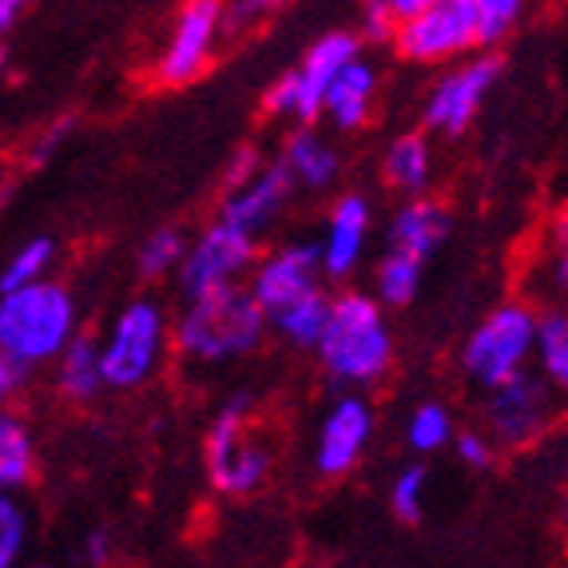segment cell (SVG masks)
<instances>
[{"label": "cell", "instance_id": "obj_41", "mask_svg": "<svg viewBox=\"0 0 568 568\" xmlns=\"http://www.w3.org/2000/svg\"><path fill=\"white\" fill-rule=\"evenodd\" d=\"M0 72H4V52H0Z\"/></svg>", "mask_w": 568, "mask_h": 568}, {"label": "cell", "instance_id": "obj_13", "mask_svg": "<svg viewBox=\"0 0 568 568\" xmlns=\"http://www.w3.org/2000/svg\"><path fill=\"white\" fill-rule=\"evenodd\" d=\"M246 275H251V283H246L251 298L263 306V314H275L278 306L294 303L298 294L314 291V286H323V283H318V278H323L318 243H311V239H298V243L278 246V251H271V255L263 258V263L251 266Z\"/></svg>", "mask_w": 568, "mask_h": 568}, {"label": "cell", "instance_id": "obj_26", "mask_svg": "<svg viewBox=\"0 0 568 568\" xmlns=\"http://www.w3.org/2000/svg\"><path fill=\"white\" fill-rule=\"evenodd\" d=\"M406 442L414 454H437L454 442V417L442 402H422L406 422Z\"/></svg>", "mask_w": 568, "mask_h": 568}, {"label": "cell", "instance_id": "obj_8", "mask_svg": "<svg viewBox=\"0 0 568 568\" xmlns=\"http://www.w3.org/2000/svg\"><path fill=\"white\" fill-rule=\"evenodd\" d=\"M223 40V0H183L180 17L171 24V37L155 60L160 84H191L215 57V44Z\"/></svg>", "mask_w": 568, "mask_h": 568}, {"label": "cell", "instance_id": "obj_39", "mask_svg": "<svg viewBox=\"0 0 568 568\" xmlns=\"http://www.w3.org/2000/svg\"><path fill=\"white\" fill-rule=\"evenodd\" d=\"M29 4H32V0H0V32L12 29V24H17V17L29 9Z\"/></svg>", "mask_w": 568, "mask_h": 568}, {"label": "cell", "instance_id": "obj_40", "mask_svg": "<svg viewBox=\"0 0 568 568\" xmlns=\"http://www.w3.org/2000/svg\"><path fill=\"white\" fill-rule=\"evenodd\" d=\"M17 568H48V565H17Z\"/></svg>", "mask_w": 568, "mask_h": 568}, {"label": "cell", "instance_id": "obj_10", "mask_svg": "<svg viewBox=\"0 0 568 568\" xmlns=\"http://www.w3.org/2000/svg\"><path fill=\"white\" fill-rule=\"evenodd\" d=\"M485 422H489V442H497L505 449H525L552 422L549 382L525 369L517 378L493 386L489 406H485Z\"/></svg>", "mask_w": 568, "mask_h": 568}, {"label": "cell", "instance_id": "obj_28", "mask_svg": "<svg viewBox=\"0 0 568 568\" xmlns=\"http://www.w3.org/2000/svg\"><path fill=\"white\" fill-rule=\"evenodd\" d=\"M183 251H187L183 231L180 227H160L143 239L140 255H135V266H140L143 278H168L171 271H180Z\"/></svg>", "mask_w": 568, "mask_h": 568}, {"label": "cell", "instance_id": "obj_17", "mask_svg": "<svg viewBox=\"0 0 568 568\" xmlns=\"http://www.w3.org/2000/svg\"><path fill=\"white\" fill-rule=\"evenodd\" d=\"M449 235V211L437 200H422L414 195L409 203H402L398 215L389 219L386 251H398L426 266L437 255V246L446 243Z\"/></svg>", "mask_w": 568, "mask_h": 568}, {"label": "cell", "instance_id": "obj_20", "mask_svg": "<svg viewBox=\"0 0 568 568\" xmlns=\"http://www.w3.org/2000/svg\"><path fill=\"white\" fill-rule=\"evenodd\" d=\"M278 163L286 168L291 183H298V187H306V191L331 187L334 175H338V152H334L323 135H314L311 128H303V132H294L291 140H286V152Z\"/></svg>", "mask_w": 568, "mask_h": 568}, {"label": "cell", "instance_id": "obj_2", "mask_svg": "<svg viewBox=\"0 0 568 568\" xmlns=\"http://www.w3.org/2000/svg\"><path fill=\"white\" fill-rule=\"evenodd\" d=\"M314 354L342 386H374L386 378L394 362V334H389L378 298L358 291L331 298V318Z\"/></svg>", "mask_w": 568, "mask_h": 568}, {"label": "cell", "instance_id": "obj_37", "mask_svg": "<svg viewBox=\"0 0 568 568\" xmlns=\"http://www.w3.org/2000/svg\"><path fill=\"white\" fill-rule=\"evenodd\" d=\"M255 171H258V155L251 152V148H243V152L235 155V168L227 171V191H235L239 183H246Z\"/></svg>", "mask_w": 568, "mask_h": 568}, {"label": "cell", "instance_id": "obj_6", "mask_svg": "<svg viewBox=\"0 0 568 568\" xmlns=\"http://www.w3.org/2000/svg\"><path fill=\"white\" fill-rule=\"evenodd\" d=\"M532 331H537V314L525 303H505L477 323V331L465 338L462 366L477 386L493 389L501 382L525 374L532 362Z\"/></svg>", "mask_w": 568, "mask_h": 568}, {"label": "cell", "instance_id": "obj_16", "mask_svg": "<svg viewBox=\"0 0 568 568\" xmlns=\"http://www.w3.org/2000/svg\"><path fill=\"white\" fill-rule=\"evenodd\" d=\"M369 203L362 195H342L326 219V235L318 243V263L326 278H346L358 271L369 239Z\"/></svg>", "mask_w": 568, "mask_h": 568}, {"label": "cell", "instance_id": "obj_36", "mask_svg": "<svg viewBox=\"0 0 568 568\" xmlns=\"http://www.w3.org/2000/svg\"><path fill=\"white\" fill-rule=\"evenodd\" d=\"M84 560L92 568H104L112 560V532L108 529H92L84 537Z\"/></svg>", "mask_w": 568, "mask_h": 568}, {"label": "cell", "instance_id": "obj_4", "mask_svg": "<svg viewBox=\"0 0 568 568\" xmlns=\"http://www.w3.org/2000/svg\"><path fill=\"white\" fill-rule=\"evenodd\" d=\"M207 474L219 493L246 497L271 474V446L255 429V398L235 394L223 402L207 429Z\"/></svg>", "mask_w": 568, "mask_h": 568}, {"label": "cell", "instance_id": "obj_14", "mask_svg": "<svg viewBox=\"0 0 568 568\" xmlns=\"http://www.w3.org/2000/svg\"><path fill=\"white\" fill-rule=\"evenodd\" d=\"M369 437H374V409L362 394H342L326 409L318 442H314V465L323 477H346L366 454Z\"/></svg>", "mask_w": 568, "mask_h": 568}, {"label": "cell", "instance_id": "obj_9", "mask_svg": "<svg viewBox=\"0 0 568 568\" xmlns=\"http://www.w3.org/2000/svg\"><path fill=\"white\" fill-rule=\"evenodd\" d=\"M394 44L406 60L417 64H442L477 44L474 12L465 0H437L429 9L394 24Z\"/></svg>", "mask_w": 568, "mask_h": 568}, {"label": "cell", "instance_id": "obj_29", "mask_svg": "<svg viewBox=\"0 0 568 568\" xmlns=\"http://www.w3.org/2000/svg\"><path fill=\"white\" fill-rule=\"evenodd\" d=\"M465 4L474 12L477 44H497V40H505L525 12V0H465Z\"/></svg>", "mask_w": 568, "mask_h": 568}, {"label": "cell", "instance_id": "obj_35", "mask_svg": "<svg viewBox=\"0 0 568 568\" xmlns=\"http://www.w3.org/2000/svg\"><path fill=\"white\" fill-rule=\"evenodd\" d=\"M20 382H24V369L0 351V409L12 406V398L20 394Z\"/></svg>", "mask_w": 568, "mask_h": 568}, {"label": "cell", "instance_id": "obj_18", "mask_svg": "<svg viewBox=\"0 0 568 568\" xmlns=\"http://www.w3.org/2000/svg\"><path fill=\"white\" fill-rule=\"evenodd\" d=\"M374 92H378V77L374 68L362 57H354L351 64H342L334 72V80L323 92V112L331 115V123L338 132H354L369 120V104H374Z\"/></svg>", "mask_w": 568, "mask_h": 568}, {"label": "cell", "instance_id": "obj_5", "mask_svg": "<svg viewBox=\"0 0 568 568\" xmlns=\"http://www.w3.org/2000/svg\"><path fill=\"white\" fill-rule=\"evenodd\" d=\"M171 326L155 298H132L100 342V374L108 389H140L163 366Z\"/></svg>", "mask_w": 568, "mask_h": 568}, {"label": "cell", "instance_id": "obj_1", "mask_svg": "<svg viewBox=\"0 0 568 568\" xmlns=\"http://www.w3.org/2000/svg\"><path fill=\"white\" fill-rule=\"evenodd\" d=\"M263 334V306L251 298V291L243 283H227L187 298L180 323L171 331V342L180 346L183 358L219 366V362H235L243 354L258 351Z\"/></svg>", "mask_w": 568, "mask_h": 568}, {"label": "cell", "instance_id": "obj_27", "mask_svg": "<svg viewBox=\"0 0 568 568\" xmlns=\"http://www.w3.org/2000/svg\"><path fill=\"white\" fill-rule=\"evenodd\" d=\"M422 271L426 266L398 251H386L378 263V303L386 306H406L414 303L417 286H422Z\"/></svg>", "mask_w": 568, "mask_h": 568}, {"label": "cell", "instance_id": "obj_38", "mask_svg": "<svg viewBox=\"0 0 568 568\" xmlns=\"http://www.w3.org/2000/svg\"><path fill=\"white\" fill-rule=\"evenodd\" d=\"M389 9V17L394 20H406V17H414V12H422V9H429V4H437V0H382Z\"/></svg>", "mask_w": 568, "mask_h": 568}, {"label": "cell", "instance_id": "obj_21", "mask_svg": "<svg viewBox=\"0 0 568 568\" xmlns=\"http://www.w3.org/2000/svg\"><path fill=\"white\" fill-rule=\"evenodd\" d=\"M57 382L68 402H92L104 389L100 374V342L92 334H72L68 346L57 354Z\"/></svg>", "mask_w": 568, "mask_h": 568}, {"label": "cell", "instance_id": "obj_25", "mask_svg": "<svg viewBox=\"0 0 568 568\" xmlns=\"http://www.w3.org/2000/svg\"><path fill=\"white\" fill-rule=\"evenodd\" d=\"M52 258H57V243H52L48 235H37V239H29V243H20L9 255V263H4V271H0V294L20 291V286L48 278Z\"/></svg>", "mask_w": 568, "mask_h": 568}, {"label": "cell", "instance_id": "obj_19", "mask_svg": "<svg viewBox=\"0 0 568 568\" xmlns=\"http://www.w3.org/2000/svg\"><path fill=\"white\" fill-rule=\"evenodd\" d=\"M326 318H331V294L323 286H314V291L298 294L294 303L278 306L275 314H266V326H275L278 338L298 346V351H314L326 331Z\"/></svg>", "mask_w": 568, "mask_h": 568}, {"label": "cell", "instance_id": "obj_22", "mask_svg": "<svg viewBox=\"0 0 568 568\" xmlns=\"http://www.w3.org/2000/svg\"><path fill=\"white\" fill-rule=\"evenodd\" d=\"M389 187L406 191V195H422L429 187V175H434V148H429L426 132H409L386 148V160H382Z\"/></svg>", "mask_w": 568, "mask_h": 568}, {"label": "cell", "instance_id": "obj_32", "mask_svg": "<svg viewBox=\"0 0 568 568\" xmlns=\"http://www.w3.org/2000/svg\"><path fill=\"white\" fill-rule=\"evenodd\" d=\"M283 0H223V32L227 37H243L255 24H263Z\"/></svg>", "mask_w": 568, "mask_h": 568}, {"label": "cell", "instance_id": "obj_34", "mask_svg": "<svg viewBox=\"0 0 568 568\" xmlns=\"http://www.w3.org/2000/svg\"><path fill=\"white\" fill-rule=\"evenodd\" d=\"M394 24H398V20L389 17V9L382 4V0H369L366 17H362V29H366V37H374V40L394 37Z\"/></svg>", "mask_w": 568, "mask_h": 568}, {"label": "cell", "instance_id": "obj_11", "mask_svg": "<svg viewBox=\"0 0 568 568\" xmlns=\"http://www.w3.org/2000/svg\"><path fill=\"white\" fill-rule=\"evenodd\" d=\"M255 266V239L243 231L227 227V223H211L195 243L183 251L180 258V286L187 298L211 291V286L239 283Z\"/></svg>", "mask_w": 568, "mask_h": 568}, {"label": "cell", "instance_id": "obj_12", "mask_svg": "<svg viewBox=\"0 0 568 568\" xmlns=\"http://www.w3.org/2000/svg\"><path fill=\"white\" fill-rule=\"evenodd\" d=\"M501 77V60L497 57H477L465 64L449 68L446 77L437 80L426 95V128L442 135H462L474 115L481 112L485 95L493 92Z\"/></svg>", "mask_w": 568, "mask_h": 568}, {"label": "cell", "instance_id": "obj_23", "mask_svg": "<svg viewBox=\"0 0 568 568\" xmlns=\"http://www.w3.org/2000/svg\"><path fill=\"white\" fill-rule=\"evenodd\" d=\"M37 474V442L24 417L0 409V493H17Z\"/></svg>", "mask_w": 568, "mask_h": 568}, {"label": "cell", "instance_id": "obj_30", "mask_svg": "<svg viewBox=\"0 0 568 568\" xmlns=\"http://www.w3.org/2000/svg\"><path fill=\"white\" fill-rule=\"evenodd\" d=\"M29 545V513L17 493H0V568H17Z\"/></svg>", "mask_w": 568, "mask_h": 568}, {"label": "cell", "instance_id": "obj_31", "mask_svg": "<svg viewBox=\"0 0 568 568\" xmlns=\"http://www.w3.org/2000/svg\"><path fill=\"white\" fill-rule=\"evenodd\" d=\"M426 465H406L398 474V481L389 485V505L402 521H417L422 509H426Z\"/></svg>", "mask_w": 568, "mask_h": 568}, {"label": "cell", "instance_id": "obj_3", "mask_svg": "<svg viewBox=\"0 0 568 568\" xmlns=\"http://www.w3.org/2000/svg\"><path fill=\"white\" fill-rule=\"evenodd\" d=\"M77 334V298L52 278L0 294V351L20 369L57 362Z\"/></svg>", "mask_w": 568, "mask_h": 568}, {"label": "cell", "instance_id": "obj_7", "mask_svg": "<svg viewBox=\"0 0 568 568\" xmlns=\"http://www.w3.org/2000/svg\"><path fill=\"white\" fill-rule=\"evenodd\" d=\"M358 57V40L351 32H331L303 57V64L286 72L271 92H266V112L286 115V120L311 123L314 115H323V92L334 80L342 64H351Z\"/></svg>", "mask_w": 568, "mask_h": 568}, {"label": "cell", "instance_id": "obj_33", "mask_svg": "<svg viewBox=\"0 0 568 568\" xmlns=\"http://www.w3.org/2000/svg\"><path fill=\"white\" fill-rule=\"evenodd\" d=\"M454 449L469 469H489L493 465V442L485 434H474V429L454 434Z\"/></svg>", "mask_w": 568, "mask_h": 568}, {"label": "cell", "instance_id": "obj_24", "mask_svg": "<svg viewBox=\"0 0 568 568\" xmlns=\"http://www.w3.org/2000/svg\"><path fill=\"white\" fill-rule=\"evenodd\" d=\"M532 362H537L540 378L549 386H568V318L565 311L537 314V331H532Z\"/></svg>", "mask_w": 568, "mask_h": 568}, {"label": "cell", "instance_id": "obj_15", "mask_svg": "<svg viewBox=\"0 0 568 568\" xmlns=\"http://www.w3.org/2000/svg\"><path fill=\"white\" fill-rule=\"evenodd\" d=\"M294 195V183L286 175L283 163H271V168H258L246 183H239L235 191H227L223 211H219V223L243 231V235L258 239L278 215H283L286 200Z\"/></svg>", "mask_w": 568, "mask_h": 568}]
</instances>
